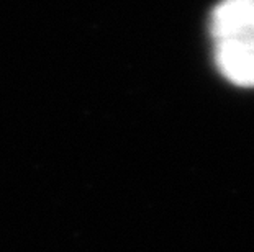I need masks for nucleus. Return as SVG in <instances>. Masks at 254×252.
Masks as SVG:
<instances>
[{
  "label": "nucleus",
  "instance_id": "nucleus-1",
  "mask_svg": "<svg viewBox=\"0 0 254 252\" xmlns=\"http://www.w3.org/2000/svg\"><path fill=\"white\" fill-rule=\"evenodd\" d=\"M220 74L240 87H254V0H221L210 17Z\"/></svg>",
  "mask_w": 254,
  "mask_h": 252
}]
</instances>
